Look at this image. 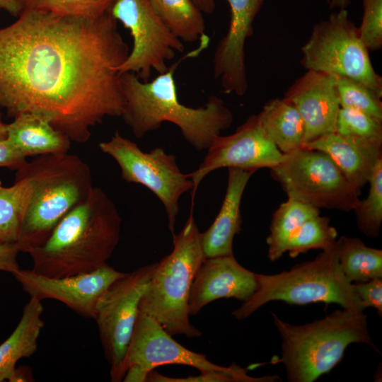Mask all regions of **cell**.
Masks as SVG:
<instances>
[{
	"label": "cell",
	"instance_id": "obj_10",
	"mask_svg": "<svg viewBox=\"0 0 382 382\" xmlns=\"http://www.w3.org/2000/svg\"><path fill=\"white\" fill-rule=\"evenodd\" d=\"M98 147L115 159L124 180L145 186L161 200L173 236L179 199L185 192L193 190L192 180L180 171L175 156L167 154L162 147L144 152L117 130L110 139L99 143Z\"/></svg>",
	"mask_w": 382,
	"mask_h": 382
},
{
	"label": "cell",
	"instance_id": "obj_39",
	"mask_svg": "<svg viewBox=\"0 0 382 382\" xmlns=\"http://www.w3.org/2000/svg\"><path fill=\"white\" fill-rule=\"evenodd\" d=\"M32 370L30 367L22 366L16 367L10 382L33 381Z\"/></svg>",
	"mask_w": 382,
	"mask_h": 382
},
{
	"label": "cell",
	"instance_id": "obj_24",
	"mask_svg": "<svg viewBox=\"0 0 382 382\" xmlns=\"http://www.w3.org/2000/svg\"><path fill=\"white\" fill-rule=\"evenodd\" d=\"M154 11L181 41L193 43L209 39L203 13L192 0H149Z\"/></svg>",
	"mask_w": 382,
	"mask_h": 382
},
{
	"label": "cell",
	"instance_id": "obj_36",
	"mask_svg": "<svg viewBox=\"0 0 382 382\" xmlns=\"http://www.w3.org/2000/svg\"><path fill=\"white\" fill-rule=\"evenodd\" d=\"M25 158L9 140L0 141V167L18 170L26 161Z\"/></svg>",
	"mask_w": 382,
	"mask_h": 382
},
{
	"label": "cell",
	"instance_id": "obj_4",
	"mask_svg": "<svg viewBox=\"0 0 382 382\" xmlns=\"http://www.w3.org/2000/svg\"><path fill=\"white\" fill-rule=\"evenodd\" d=\"M18 170L30 178L32 192L18 242L21 252L44 243L57 224L90 194L88 164L68 152L38 155Z\"/></svg>",
	"mask_w": 382,
	"mask_h": 382
},
{
	"label": "cell",
	"instance_id": "obj_42",
	"mask_svg": "<svg viewBox=\"0 0 382 382\" xmlns=\"http://www.w3.org/2000/svg\"><path fill=\"white\" fill-rule=\"evenodd\" d=\"M7 132H6V125L4 124L0 120V141L6 139Z\"/></svg>",
	"mask_w": 382,
	"mask_h": 382
},
{
	"label": "cell",
	"instance_id": "obj_1",
	"mask_svg": "<svg viewBox=\"0 0 382 382\" xmlns=\"http://www.w3.org/2000/svg\"><path fill=\"white\" fill-rule=\"evenodd\" d=\"M129 52L110 10L88 18L25 7L0 28V106L87 142L92 127L123 112L119 67Z\"/></svg>",
	"mask_w": 382,
	"mask_h": 382
},
{
	"label": "cell",
	"instance_id": "obj_40",
	"mask_svg": "<svg viewBox=\"0 0 382 382\" xmlns=\"http://www.w3.org/2000/svg\"><path fill=\"white\" fill-rule=\"evenodd\" d=\"M199 9L204 13H212L215 9V0H192Z\"/></svg>",
	"mask_w": 382,
	"mask_h": 382
},
{
	"label": "cell",
	"instance_id": "obj_25",
	"mask_svg": "<svg viewBox=\"0 0 382 382\" xmlns=\"http://www.w3.org/2000/svg\"><path fill=\"white\" fill-rule=\"evenodd\" d=\"M320 214V209L288 198L272 214L270 233L266 239L270 261L279 260L286 252L289 239L299 226L311 216Z\"/></svg>",
	"mask_w": 382,
	"mask_h": 382
},
{
	"label": "cell",
	"instance_id": "obj_30",
	"mask_svg": "<svg viewBox=\"0 0 382 382\" xmlns=\"http://www.w3.org/2000/svg\"><path fill=\"white\" fill-rule=\"evenodd\" d=\"M336 77L340 108L363 111L382 122L381 98L364 83L347 77Z\"/></svg>",
	"mask_w": 382,
	"mask_h": 382
},
{
	"label": "cell",
	"instance_id": "obj_2",
	"mask_svg": "<svg viewBox=\"0 0 382 382\" xmlns=\"http://www.w3.org/2000/svg\"><path fill=\"white\" fill-rule=\"evenodd\" d=\"M200 44L151 81H141L132 72L120 74L125 102L121 117L136 137L141 138L168 122L175 125L184 139L199 151L207 149L231 127L233 113L219 97L210 96L204 106L197 108L186 106L178 99L174 73L182 59L196 57L207 48Z\"/></svg>",
	"mask_w": 382,
	"mask_h": 382
},
{
	"label": "cell",
	"instance_id": "obj_13",
	"mask_svg": "<svg viewBox=\"0 0 382 382\" xmlns=\"http://www.w3.org/2000/svg\"><path fill=\"white\" fill-rule=\"evenodd\" d=\"M166 364H181L202 371H223L203 354L187 349L178 343L152 318L139 312L124 361L125 382H144L149 373Z\"/></svg>",
	"mask_w": 382,
	"mask_h": 382
},
{
	"label": "cell",
	"instance_id": "obj_35",
	"mask_svg": "<svg viewBox=\"0 0 382 382\" xmlns=\"http://www.w3.org/2000/svg\"><path fill=\"white\" fill-rule=\"evenodd\" d=\"M353 289L365 308L373 307L382 316V277L352 283Z\"/></svg>",
	"mask_w": 382,
	"mask_h": 382
},
{
	"label": "cell",
	"instance_id": "obj_29",
	"mask_svg": "<svg viewBox=\"0 0 382 382\" xmlns=\"http://www.w3.org/2000/svg\"><path fill=\"white\" fill-rule=\"evenodd\" d=\"M368 183L366 198L359 200L353 211L360 231L374 238L378 236L382 223V161L376 165Z\"/></svg>",
	"mask_w": 382,
	"mask_h": 382
},
{
	"label": "cell",
	"instance_id": "obj_26",
	"mask_svg": "<svg viewBox=\"0 0 382 382\" xmlns=\"http://www.w3.org/2000/svg\"><path fill=\"white\" fill-rule=\"evenodd\" d=\"M31 192L30 178L20 170L13 185L0 190V245L18 242Z\"/></svg>",
	"mask_w": 382,
	"mask_h": 382
},
{
	"label": "cell",
	"instance_id": "obj_21",
	"mask_svg": "<svg viewBox=\"0 0 382 382\" xmlns=\"http://www.w3.org/2000/svg\"><path fill=\"white\" fill-rule=\"evenodd\" d=\"M7 139L25 157L68 152L71 141L46 118L22 113L6 125Z\"/></svg>",
	"mask_w": 382,
	"mask_h": 382
},
{
	"label": "cell",
	"instance_id": "obj_38",
	"mask_svg": "<svg viewBox=\"0 0 382 382\" xmlns=\"http://www.w3.org/2000/svg\"><path fill=\"white\" fill-rule=\"evenodd\" d=\"M25 6V0H0V10H4L15 17H18Z\"/></svg>",
	"mask_w": 382,
	"mask_h": 382
},
{
	"label": "cell",
	"instance_id": "obj_12",
	"mask_svg": "<svg viewBox=\"0 0 382 382\" xmlns=\"http://www.w3.org/2000/svg\"><path fill=\"white\" fill-rule=\"evenodd\" d=\"M110 13L133 39L132 48L119 67L120 74L132 72L147 82L153 70L164 73L168 69L167 61L184 51L182 41L162 22L149 0H116Z\"/></svg>",
	"mask_w": 382,
	"mask_h": 382
},
{
	"label": "cell",
	"instance_id": "obj_15",
	"mask_svg": "<svg viewBox=\"0 0 382 382\" xmlns=\"http://www.w3.org/2000/svg\"><path fill=\"white\" fill-rule=\"evenodd\" d=\"M125 273L106 263L90 272L62 277H47L21 268L12 274L30 297L60 301L80 316L94 319L99 298Z\"/></svg>",
	"mask_w": 382,
	"mask_h": 382
},
{
	"label": "cell",
	"instance_id": "obj_43",
	"mask_svg": "<svg viewBox=\"0 0 382 382\" xmlns=\"http://www.w3.org/2000/svg\"><path fill=\"white\" fill-rule=\"evenodd\" d=\"M2 187H2L1 183V181H0V190H1Z\"/></svg>",
	"mask_w": 382,
	"mask_h": 382
},
{
	"label": "cell",
	"instance_id": "obj_27",
	"mask_svg": "<svg viewBox=\"0 0 382 382\" xmlns=\"http://www.w3.org/2000/svg\"><path fill=\"white\" fill-rule=\"evenodd\" d=\"M339 263L346 278L359 283L382 277V250L356 237L341 236Z\"/></svg>",
	"mask_w": 382,
	"mask_h": 382
},
{
	"label": "cell",
	"instance_id": "obj_37",
	"mask_svg": "<svg viewBox=\"0 0 382 382\" xmlns=\"http://www.w3.org/2000/svg\"><path fill=\"white\" fill-rule=\"evenodd\" d=\"M20 252L16 243L0 245V271L13 274L18 270L17 256Z\"/></svg>",
	"mask_w": 382,
	"mask_h": 382
},
{
	"label": "cell",
	"instance_id": "obj_6",
	"mask_svg": "<svg viewBox=\"0 0 382 382\" xmlns=\"http://www.w3.org/2000/svg\"><path fill=\"white\" fill-rule=\"evenodd\" d=\"M340 244L341 238L313 260L297 264L288 271L276 274L255 273V292L232 315L238 320H243L272 301L299 306L334 303L342 308L364 312L366 308L340 268Z\"/></svg>",
	"mask_w": 382,
	"mask_h": 382
},
{
	"label": "cell",
	"instance_id": "obj_22",
	"mask_svg": "<svg viewBox=\"0 0 382 382\" xmlns=\"http://www.w3.org/2000/svg\"><path fill=\"white\" fill-rule=\"evenodd\" d=\"M43 311L42 301L30 297L15 330L0 345V382L10 381L17 362L37 351L38 339L45 325L42 318Z\"/></svg>",
	"mask_w": 382,
	"mask_h": 382
},
{
	"label": "cell",
	"instance_id": "obj_20",
	"mask_svg": "<svg viewBox=\"0 0 382 382\" xmlns=\"http://www.w3.org/2000/svg\"><path fill=\"white\" fill-rule=\"evenodd\" d=\"M255 172L228 168V182L221 209L210 227L201 233L205 258L233 254L234 236L241 231V202L245 188Z\"/></svg>",
	"mask_w": 382,
	"mask_h": 382
},
{
	"label": "cell",
	"instance_id": "obj_16",
	"mask_svg": "<svg viewBox=\"0 0 382 382\" xmlns=\"http://www.w3.org/2000/svg\"><path fill=\"white\" fill-rule=\"evenodd\" d=\"M231 17L226 34L216 47L213 75L226 93L238 96L248 90L245 44L253 34V22L265 0H226Z\"/></svg>",
	"mask_w": 382,
	"mask_h": 382
},
{
	"label": "cell",
	"instance_id": "obj_23",
	"mask_svg": "<svg viewBox=\"0 0 382 382\" xmlns=\"http://www.w3.org/2000/svg\"><path fill=\"white\" fill-rule=\"evenodd\" d=\"M257 117L266 136L282 154L303 147L302 118L296 108L285 98H277L267 102Z\"/></svg>",
	"mask_w": 382,
	"mask_h": 382
},
{
	"label": "cell",
	"instance_id": "obj_31",
	"mask_svg": "<svg viewBox=\"0 0 382 382\" xmlns=\"http://www.w3.org/2000/svg\"><path fill=\"white\" fill-rule=\"evenodd\" d=\"M116 0H25V7L58 15L96 18L108 12Z\"/></svg>",
	"mask_w": 382,
	"mask_h": 382
},
{
	"label": "cell",
	"instance_id": "obj_17",
	"mask_svg": "<svg viewBox=\"0 0 382 382\" xmlns=\"http://www.w3.org/2000/svg\"><path fill=\"white\" fill-rule=\"evenodd\" d=\"M284 98L296 108L302 118L304 125L303 146L320 137L335 132L337 115L340 108L335 76L307 70L290 86Z\"/></svg>",
	"mask_w": 382,
	"mask_h": 382
},
{
	"label": "cell",
	"instance_id": "obj_11",
	"mask_svg": "<svg viewBox=\"0 0 382 382\" xmlns=\"http://www.w3.org/2000/svg\"><path fill=\"white\" fill-rule=\"evenodd\" d=\"M156 263L141 266L114 281L99 298L94 320L110 380L122 381L124 361L139 313L140 300Z\"/></svg>",
	"mask_w": 382,
	"mask_h": 382
},
{
	"label": "cell",
	"instance_id": "obj_8",
	"mask_svg": "<svg viewBox=\"0 0 382 382\" xmlns=\"http://www.w3.org/2000/svg\"><path fill=\"white\" fill-rule=\"evenodd\" d=\"M301 51L300 63L306 70L352 79L382 98V77L375 71L369 51L346 8L315 24Z\"/></svg>",
	"mask_w": 382,
	"mask_h": 382
},
{
	"label": "cell",
	"instance_id": "obj_18",
	"mask_svg": "<svg viewBox=\"0 0 382 382\" xmlns=\"http://www.w3.org/2000/svg\"><path fill=\"white\" fill-rule=\"evenodd\" d=\"M256 288L255 273L240 265L233 254L204 258L191 286L189 315H197L208 303L222 298L243 302Z\"/></svg>",
	"mask_w": 382,
	"mask_h": 382
},
{
	"label": "cell",
	"instance_id": "obj_7",
	"mask_svg": "<svg viewBox=\"0 0 382 382\" xmlns=\"http://www.w3.org/2000/svg\"><path fill=\"white\" fill-rule=\"evenodd\" d=\"M173 248L156 265L140 300L139 312L158 322L170 335L197 337L202 332L189 320L188 301L195 274L204 260L201 233L192 207Z\"/></svg>",
	"mask_w": 382,
	"mask_h": 382
},
{
	"label": "cell",
	"instance_id": "obj_28",
	"mask_svg": "<svg viewBox=\"0 0 382 382\" xmlns=\"http://www.w3.org/2000/svg\"><path fill=\"white\" fill-rule=\"evenodd\" d=\"M337 232L330 224V218L313 216L306 220L289 241L286 252L291 257H296L310 250H325L337 240Z\"/></svg>",
	"mask_w": 382,
	"mask_h": 382
},
{
	"label": "cell",
	"instance_id": "obj_9",
	"mask_svg": "<svg viewBox=\"0 0 382 382\" xmlns=\"http://www.w3.org/2000/svg\"><path fill=\"white\" fill-rule=\"evenodd\" d=\"M288 198L318 209L354 210L359 202L357 190L325 152L302 147L284 154L270 168Z\"/></svg>",
	"mask_w": 382,
	"mask_h": 382
},
{
	"label": "cell",
	"instance_id": "obj_34",
	"mask_svg": "<svg viewBox=\"0 0 382 382\" xmlns=\"http://www.w3.org/2000/svg\"><path fill=\"white\" fill-rule=\"evenodd\" d=\"M359 36L369 51L382 48V0H362Z\"/></svg>",
	"mask_w": 382,
	"mask_h": 382
},
{
	"label": "cell",
	"instance_id": "obj_32",
	"mask_svg": "<svg viewBox=\"0 0 382 382\" xmlns=\"http://www.w3.org/2000/svg\"><path fill=\"white\" fill-rule=\"evenodd\" d=\"M335 132L382 141V122L363 111L340 108Z\"/></svg>",
	"mask_w": 382,
	"mask_h": 382
},
{
	"label": "cell",
	"instance_id": "obj_14",
	"mask_svg": "<svg viewBox=\"0 0 382 382\" xmlns=\"http://www.w3.org/2000/svg\"><path fill=\"white\" fill-rule=\"evenodd\" d=\"M282 154L262 130L257 115H253L228 136H219L207 149L199 167L187 175L193 183L192 203L199 185L211 172L223 168L257 170L272 168Z\"/></svg>",
	"mask_w": 382,
	"mask_h": 382
},
{
	"label": "cell",
	"instance_id": "obj_5",
	"mask_svg": "<svg viewBox=\"0 0 382 382\" xmlns=\"http://www.w3.org/2000/svg\"><path fill=\"white\" fill-rule=\"evenodd\" d=\"M282 340L279 361L289 382H313L329 373L352 343H365L379 354L368 329L367 316L349 309L336 310L304 325H293L272 313Z\"/></svg>",
	"mask_w": 382,
	"mask_h": 382
},
{
	"label": "cell",
	"instance_id": "obj_19",
	"mask_svg": "<svg viewBox=\"0 0 382 382\" xmlns=\"http://www.w3.org/2000/svg\"><path fill=\"white\" fill-rule=\"evenodd\" d=\"M303 147L326 153L359 191L369 183L376 165L382 161V141L336 132L320 137Z\"/></svg>",
	"mask_w": 382,
	"mask_h": 382
},
{
	"label": "cell",
	"instance_id": "obj_3",
	"mask_svg": "<svg viewBox=\"0 0 382 382\" xmlns=\"http://www.w3.org/2000/svg\"><path fill=\"white\" fill-rule=\"evenodd\" d=\"M121 224L115 203L102 189L93 186L44 243L28 251L32 270L62 277L99 268L107 263L119 242Z\"/></svg>",
	"mask_w": 382,
	"mask_h": 382
},
{
	"label": "cell",
	"instance_id": "obj_33",
	"mask_svg": "<svg viewBox=\"0 0 382 382\" xmlns=\"http://www.w3.org/2000/svg\"><path fill=\"white\" fill-rule=\"evenodd\" d=\"M277 376L255 378L247 374L245 369L233 363L228 369L223 371H202L197 376L186 378H170L158 372L151 371L146 381L150 382H262L273 381Z\"/></svg>",
	"mask_w": 382,
	"mask_h": 382
},
{
	"label": "cell",
	"instance_id": "obj_41",
	"mask_svg": "<svg viewBox=\"0 0 382 382\" xmlns=\"http://www.w3.org/2000/svg\"><path fill=\"white\" fill-rule=\"evenodd\" d=\"M330 8H346L351 3V0H325Z\"/></svg>",
	"mask_w": 382,
	"mask_h": 382
}]
</instances>
